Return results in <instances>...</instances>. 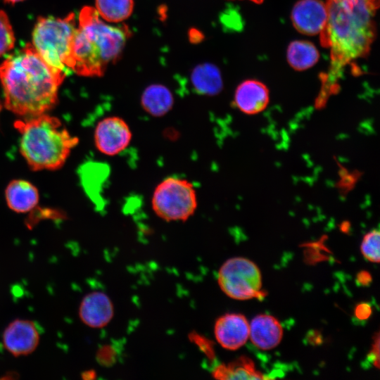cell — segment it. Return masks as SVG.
Returning <instances> with one entry per match:
<instances>
[{"label": "cell", "instance_id": "4dcf8cb0", "mask_svg": "<svg viewBox=\"0 0 380 380\" xmlns=\"http://www.w3.org/2000/svg\"><path fill=\"white\" fill-rule=\"evenodd\" d=\"M1 110H2V103H1V102L0 101V113H1Z\"/></svg>", "mask_w": 380, "mask_h": 380}, {"label": "cell", "instance_id": "4316f807", "mask_svg": "<svg viewBox=\"0 0 380 380\" xmlns=\"http://www.w3.org/2000/svg\"><path fill=\"white\" fill-rule=\"evenodd\" d=\"M372 281V277L369 272L363 271L357 274V281L362 284L366 285L369 284V282Z\"/></svg>", "mask_w": 380, "mask_h": 380}, {"label": "cell", "instance_id": "f1b7e54d", "mask_svg": "<svg viewBox=\"0 0 380 380\" xmlns=\"http://www.w3.org/2000/svg\"><path fill=\"white\" fill-rule=\"evenodd\" d=\"M5 3L9 4H15L16 3L23 1L24 0H3Z\"/></svg>", "mask_w": 380, "mask_h": 380}, {"label": "cell", "instance_id": "30bf717a", "mask_svg": "<svg viewBox=\"0 0 380 380\" xmlns=\"http://www.w3.org/2000/svg\"><path fill=\"white\" fill-rule=\"evenodd\" d=\"M250 324L246 317L239 313H227L220 317L214 325V335L224 348L235 350L248 341Z\"/></svg>", "mask_w": 380, "mask_h": 380}, {"label": "cell", "instance_id": "603a6c76", "mask_svg": "<svg viewBox=\"0 0 380 380\" xmlns=\"http://www.w3.org/2000/svg\"><path fill=\"white\" fill-rule=\"evenodd\" d=\"M191 336L193 338L191 340L194 341V343H196V345L200 348V349L203 351L209 358H211L214 356L213 347L209 340L206 339L205 337L201 336L199 334L194 333Z\"/></svg>", "mask_w": 380, "mask_h": 380}, {"label": "cell", "instance_id": "5bb4252c", "mask_svg": "<svg viewBox=\"0 0 380 380\" xmlns=\"http://www.w3.org/2000/svg\"><path fill=\"white\" fill-rule=\"evenodd\" d=\"M249 336L257 348L270 350L281 342L283 329L275 317L269 315H258L251 322Z\"/></svg>", "mask_w": 380, "mask_h": 380}, {"label": "cell", "instance_id": "83f0119b", "mask_svg": "<svg viewBox=\"0 0 380 380\" xmlns=\"http://www.w3.org/2000/svg\"><path fill=\"white\" fill-rule=\"evenodd\" d=\"M95 375H96V373L94 371L90 370V371H87L84 373H83L82 377L84 379H94Z\"/></svg>", "mask_w": 380, "mask_h": 380}, {"label": "cell", "instance_id": "7c38bea8", "mask_svg": "<svg viewBox=\"0 0 380 380\" xmlns=\"http://www.w3.org/2000/svg\"><path fill=\"white\" fill-rule=\"evenodd\" d=\"M78 315L87 327L101 329L112 320L114 306L110 297L102 291H92L85 295L80 304Z\"/></svg>", "mask_w": 380, "mask_h": 380}, {"label": "cell", "instance_id": "8992f818", "mask_svg": "<svg viewBox=\"0 0 380 380\" xmlns=\"http://www.w3.org/2000/svg\"><path fill=\"white\" fill-rule=\"evenodd\" d=\"M151 207L155 214L167 222H185L195 213L198 198L194 184L177 177H167L153 190Z\"/></svg>", "mask_w": 380, "mask_h": 380}, {"label": "cell", "instance_id": "9c48e42d", "mask_svg": "<svg viewBox=\"0 0 380 380\" xmlns=\"http://www.w3.org/2000/svg\"><path fill=\"white\" fill-rule=\"evenodd\" d=\"M39 341L37 326L30 319H14L7 325L2 334L4 348L15 357L30 355L37 348Z\"/></svg>", "mask_w": 380, "mask_h": 380}, {"label": "cell", "instance_id": "ac0fdd59", "mask_svg": "<svg viewBox=\"0 0 380 380\" xmlns=\"http://www.w3.org/2000/svg\"><path fill=\"white\" fill-rule=\"evenodd\" d=\"M212 375L217 379H261L262 374L256 370L253 362L242 356L227 365L216 366Z\"/></svg>", "mask_w": 380, "mask_h": 380}, {"label": "cell", "instance_id": "f546056e", "mask_svg": "<svg viewBox=\"0 0 380 380\" xmlns=\"http://www.w3.org/2000/svg\"><path fill=\"white\" fill-rule=\"evenodd\" d=\"M249 1H251L255 4H260L263 1V0H249Z\"/></svg>", "mask_w": 380, "mask_h": 380}, {"label": "cell", "instance_id": "44dd1931", "mask_svg": "<svg viewBox=\"0 0 380 380\" xmlns=\"http://www.w3.org/2000/svg\"><path fill=\"white\" fill-rule=\"evenodd\" d=\"M15 37L6 13L0 10V56L12 50Z\"/></svg>", "mask_w": 380, "mask_h": 380}, {"label": "cell", "instance_id": "d6986e66", "mask_svg": "<svg viewBox=\"0 0 380 380\" xmlns=\"http://www.w3.org/2000/svg\"><path fill=\"white\" fill-rule=\"evenodd\" d=\"M286 58L289 65L296 70H305L315 65L319 58L316 46L305 40H296L288 46Z\"/></svg>", "mask_w": 380, "mask_h": 380}, {"label": "cell", "instance_id": "7402d4cb", "mask_svg": "<svg viewBox=\"0 0 380 380\" xmlns=\"http://www.w3.org/2000/svg\"><path fill=\"white\" fill-rule=\"evenodd\" d=\"M379 236L378 229L370 231L364 236L360 246L363 256L372 262H379Z\"/></svg>", "mask_w": 380, "mask_h": 380}, {"label": "cell", "instance_id": "d4e9b609", "mask_svg": "<svg viewBox=\"0 0 380 380\" xmlns=\"http://www.w3.org/2000/svg\"><path fill=\"white\" fill-rule=\"evenodd\" d=\"M379 334H377L376 336V339L374 341L372 349L370 351V353L369 355V360L372 361L374 366H376L377 368H379Z\"/></svg>", "mask_w": 380, "mask_h": 380}, {"label": "cell", "instance_id": "cb8c5ba5", "mask_svg": "<svg viewBox=\"0 0 380 380\" xmlns=\"http://www.w3.org/2000/svg\"><path fill=\"white\" fill-rule=\"evenodd\" d=\"M372 314L371 306L366 303L357 305L355 309V315L359 319H366Z\"/></svg>", "mask_w": 380, "mask_h": 380}, {"label": "cell", "instance_id": "2e32d148", "mask_svg": "<svg viewBox=\"0 0 380 380\" xmlns=\"http://www.w3.org/2000/svg\"><path fill=\"white\" fill-rule=\"evenodd\" d=\"M174 98L170 90L160 84L147 87L142 93L141 105L145 112L153 117L160 118L172 108Z\"/></svg>", "mask_w": 380, "mask_h": 380}, {"label": "cell", "instance_id": "277c9868", "mask_svg": "<svg viewBox=\"0 0 380 380\" xmlns=\"http://www.w3.org/2000/svg\"><path fill=\"white\" fill-rule=\"evenodd\" d=\"M14 127L20 134V152L34 171L58 170L79 143L59 118L48 113L18 120Z\"/></svg>", "mask_w": 380, "mask_h": 380}, {"label": "cell", "instance_id": "8fae6325", "mask_svg": "<svg viewBox=\"0 0 380 380\" xmlns=\"http://www.w3.org/2000/svg\"><path fill=\"white\" fill-rule=\"evenodd\" d=\"M291 18L293 26L300 33L319 34L327 18L326 3L321 0H299L292 9Z\"/></svg>", "mask_w": 380, "mask_h": 380}, {"label": "cell", "instance_id": "5b68a950", "mask_svg": "<svg viewBox=\"0 0 380 380\" xmlns=\"http://www.w3.org/2000/svg\"><path fill=\"white\" fill-rule=\"evenodd\" d=\"M77 27L75 13L63 18L40 16L32 33V45L56 72L67 75L73 36Z\"/></svg>", "mask_w": 380, "mask_h": 380}, {"label": "cell", "instance_id": "52a82bcc", "mask_svg": "<svg viewBox=\"0 0 380 380\" xmlns=\"http://www.w3.org/2000/svg\"><path fill=\"white\" fill-rule=\"evenodd\" d=\"M220 288L228 297L239 300L262 298V277L258 267L251 260L235 257L220 267L217 274Z\"/></svg>", "mask_w": 380, "mask_h": 380}, {"label": "cell", "instance_id": "9a60e30c", "mask_svg": "<svg viewBox=\"0 0 380 380\" xmlns=\"http://www.w3.org/2000/svg\"><path fill=\"white\" fill-rule=\"evenodd\" d=\"M5 198L11 210L25 213L37 206L39 194L37 187L31 182L25 179H13L6 188Z\"/></svg>", "mask_w": 380, "mask_h": 380}, {"label": "cell", "instance_id": "484cf974", "mask_svg": "<svg viewBox=\"0 0 380 380\" xmlns=\"http://www.w3.org/2000/svg\"><path fill=\"white\" fill-rule=\"evenodd\" d=\"M111 352L110 348L104 346L101 348L97 353V359L99 363L101 364H108L111 361Z\"/></svg>", "mask_w": 380, "mask_h": 380}, {"label": "cell", "instance_id": "e0dca14e", "mask_svg": "<svg viewBox=\"0 0 380 380\" xmlns=\"http://www.w3.org/2000/svg\"><path fill=\"white\" fill-rule=\"evenodd\" d=\"M191 82L197 93L206 96L219 94L223 87L219 69L210 63H203L195 67L191 74Z\"/></svg>", "mask_w": 380, "mask_h": 380}, {"label": "cell", "instance_id": "6da1fadb", "mask_svg": "<svg viewBox=\"0 0 380 380\" xmlns=\"http://www.w3.org/2000/svg\"><path fill=\"white\" fill-rule=\"evenodd\" d=\"M326 6L327 18L319 35L331 61L322 76L324 92L335 88L347 65L369 53L376 37L379 0H327Z\"/></svg>", "mask_w": 380, "mask_h": 380}, {"label": "cell", "instance_id": "ffe728a7", "mask_svg": "<svg viewBox=\"0 0 380 380\" xmlns=\"http://www.w3.org/2000/svg\"><path fill=\"white\" fill-rule=\"evenodd\" d=\"M95 6L103 20L118 23L131 15L134 0H95Z\"/></svg>", "mask_w": 380, "mask_h": 380}, {"label": "cell", "instance_id": "3957f363", "mask_svg": "<svg viewBox=\"0 0 380 380\" xmlns=\"http://www.w3.org/2000/svg\"><path fill=\"white\" fill-rule=\"evenodd\" d=\"M130 36L127 25H110L95 8L83 7L72 41L68 70L84 77L103 75L108 65L120 57Z\"/></svg>", "mask_w": 380, "mask_h": 380}, {"label": "cell", "instance_id": "7a4b0ae2", "mask_svg": "<svg viewBox=\"0 0 380 380\" xmlns=\"http://www.w3.org/2000/svg\"><path fill=\"white\" fill-rule=\"evenodd\" d=\"M65 76L53 70L27 43L0 64L3 105L24 118L47 113L58 103Z\"/></svg>", "mask_w": 380, "mask_h": 380}, {"label": "cell", "instance_id": "4fadbf2b", "mask_svg": "<svg viewBox=\"0 0 380 380\" xmlns=\"http://www.w3.org/2000/svg\"><path fill=\"white\" fill-rule=\"evenodd\" d=\"M270 100L265 84L256 80L242 82L234 94V104L243 113L255 115L266 108Z\"/></svg>", "mask_w": 380, "mask_h": 380}, {"label": "cell", "instance_id": "ba28073f", "mask_svg": "<svg viewBox=\"0 0 380 380\" xmlns=\"http://www.w3.org/2000/svg\"><path fill=\"white\" fill-rule=\"evenodd\" d=\"M132 139V130L127 122L116 115L108 116L100 120L94 129L96 148L101 153L113 156L126 149Z\"/></svg>", "mask_w": 380, "mask_h": 380}]
</instances>
